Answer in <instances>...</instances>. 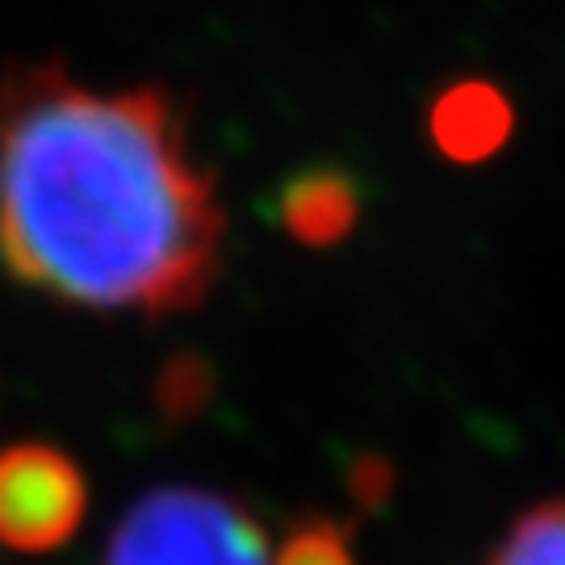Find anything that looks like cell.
Wrapping results in <instances>:
<instances>
[{"label": "cell", "instance_id": "1", "mask_svg": "<svg viewBox=\"0 0 565 565\" xmlns=\"http://www.w3.org/2000/svg\"><path fill=\"white\" fill-rule=\"evenodd\" d=\"M226 210L160 84L88 88L60 63L0 81V264L30 289L147 319L205 302Z\"/></svg>", "mask_w": 565, "mask_h": 565}, {"label": "cell", "instance_id": "2", "mask_svg": "<svg viewBox=\"0 0 565 565\" xmlns=\"http://www.w3.org/2000/svg\"><path fill=\"white\" fill-rule=\"evenodd\" d=\"M102 565H273L260 524L226 494L160 486L121 515Z\"/></svg>", "mask_w": 565, "mask_h": 565}, {"label": "cell", "instance_id": "3", "mask_svg": "<svg viewBox=\"0 0 565 565\" xmlns=\"http://www.w3.org/2000/svg\"><path fill=\"white\" fill-rule=\"evenodd\" d=\"M88 482L63 448L25 445L0 448V545L18 553L63 548L84 524Z\"/></svg>", "mask_w": 565, "mask_h": 565}, {"label": "cell", "instance_id": "4", "mask_svg": "<svg viewBox=\"0 0 565 565\" xmlns=\"http://www.w3.org/2000/svg\"><path fill=\"white\" fill-rule=\"evenodd\" d=\"M431 135L452 160H482L511 135V105L494 84L461 81L431 109Z\"/></svg>", "mask_w": 565, "mask_h": 565}, {"label": "cell", "instance_id": "5", "mask_svg": "<svg viewBox=\"0 0 565 565\" xmlns=\"http://www.w3.org/2000/svg\"><path fill=\"white\" fill-rule=\"evenodd\" d=\"M281 223L294 239L310 247L340 243L356 223L352 181L340 172H306L298 181H289L281 193Z\"/></svg>", "mask_w": 565, "mask_h": 565}, {"label": "cell", "instance_id": "6", "mask_svg": "<svg viewBox=\"0 0 565 565\" xmlns=\"http://www.w3.org/2000/svg\"><path fill=\"white\" fill-rule=\"evenodd\" d=\"M490 565H565V499L520 515Z\"/></svg>", "mask_w": 565, "mask_h": 565}, {"label": "cell", "instance_id": "7", "mask_svg": "<svg viewBox=\"0 0 565 565\" xmlns=\"http://www.w3.org/2000/svg\"><path fill=\"white\" fill-rule=\"evenodd\" d=\"M273 565H356L348 532L331 520H306L281 541Z\"/></svg>", "mask_w": 565, "mask_h": 565}]
</instances>
